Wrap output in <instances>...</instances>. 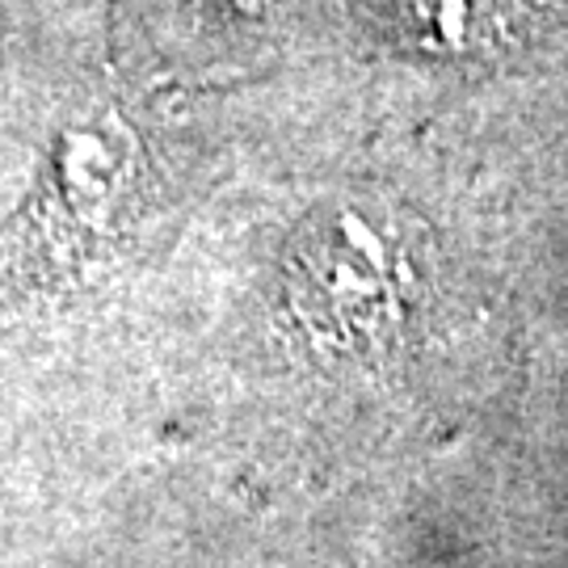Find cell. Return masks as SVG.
Returning a JSON list of instances; mask_svg holds the SVG:
<instances>
[{"instance_id": "3957f363", "label": "cell", "mask_w": 568, "mask_h": 568, "mask_svg": "<svg viewBox=\"0 0 568 568\" xmlns=\"http://www.w3.org/2000/svg\"><path fill=\"white\" fill-rule=\"evenodd\" d=\"M523 0H396V26L426 55H476L506 42Z\"/></svg>"}, {"instance_id": "277c9868", "label": "cell", "mask_w": 568, "mask_h": 568, "mask_svg": "<svg viewBox=\"0 0 568 568\" xmlns=\"http://www.w3.org/2000/svg\"><path fill=\"white\" fill-rule=\"evenodd\" d=\"M304 0H227V9L232 13H241L248 21H274V18H286L291 9H300Z\"/></svg>"}, {"instance_id": "7a4b0ae2", "label": "cell", "mask_w": 568, "mask_h": 568, "mask_svg": "<svg viewBox=\"0 0 568 568\" xmlns=\"http://www.w3.org/2000/svg\"><path fill=\"white\" fill-rule=\"evenodd\" d=\"M295 295L307 325L333 337H366L392 321L396 274L384 227L342 206L307 227L295 257Z\"/></svg>"}, {"instance_id": "6da1fadb", "label": "cell", "mask_w": 568, "mask_h": 568, "mask_svg": "<svg viewBox=\"0 0 568 568\" xmlns=\"http://www.w3.org/2000/svg\"><path fill=\"white\" fill-rule=\"evenodd\" d=\"M152 194V140L140 105L93 89L63 110L30 194L0 236V300L30 304L98 278L140 227Z\"/></svg>"}]
</instances>
